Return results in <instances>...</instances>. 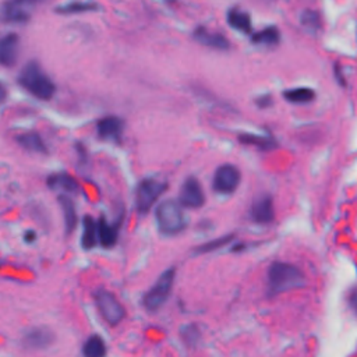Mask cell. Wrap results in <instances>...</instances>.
Instances as JSON below:
<instances>
[{
    "instance_id": "cell-1",
    "label": "cell",
    "mask_w": 357,
    "mask_h": 357,
    "mask_svg": "<svg viewBox=\"0 0 357 357\" xmlns=\"http://www.w3.org/2000/svg\"><path fill=\"white\" fill-rule=\"evenodd\" d=\"M19 84L38 99L49 101L56 92L55 83L37 62L27 63L19 74Z\"/></svg>"
},
{
    "instance_id": "cell-2",
    "label": "cell",
    "mask_w": 357,
    "mask_h": 357,
    "mask_svg": "<svg viewBox=\"0 0 357 357\" xmlns=\"http://www.w3.org/2000/svg\"><path fill=\"white\" fill-rule=\"evenodd\" d=\"M155 219L159 232L166 236L178 235L188 228V218L182 210V204L173 200H165L158 206Z\"/></svg>"
},
{
    "instance_id": "cell-3",
    "label": "cell",
    "mask_w": 357,
    "mask_h": 357,
    "mask_svg": "<svg viewBox=\"0 0 357 357\" xmlns=\"http://www.w3.org/2000/svg\"><path fill=\"white\" fill-rule=\"evenodd\" d=\"M269 289L275 293L290 290L303 285L301 271L288 263H275L268 271Z\"/></svg>"
},
{
    "instance_id": "cell-4",
    "label": "cell",
    "mask_w": 357,
    "mask_h": 357,
    "mask_svg": "<svg viewBox=\"0 0 357 357\" xmlns=\"http://www.w3.org/2000/svg\"><path fill=\"white\" fill-rule=\"evenodd\" d=\"M174 278H176V268L170 267L156 279V282L144 294V299H142V306L147 311L155 313L166 303L167 297L170 296L172 288L174 285Z\"/></svg>"
},
{
    "instance_id": "cell-5",
    "label": "cell",
    "mask_w": 357,
    "mask_h": 357,
    "mask_svg": "<svg viewBox=\"0 0 357 357\" xmlns=\"http://www.w3.org/2000/svg\"><path fill=\"white\" fill-rule=\"evenodd\" d=\"M95 304L102 318L110 326L119 325L126 317V310L123 304L112 292L106 289H99L95 292Z\"/></svg>"
},
{
    "instance_id": "cell-6",
    "label": "cell",
    "mask_w": 357,
    "mask_h": 357,
    "mask_svg": "<svg viewBox=\"0 0 357 357\" xmlns=\"http://www.w3.org/2000/svg\"><path fill=\"white\" fill-rule=\"evenodd\" d=\"M167 185L165 182L155 181V178H144L138 185L135 192V207L137 211L145 215L165 193Z\"/></svg>"
},
{
    "instance_id": "cell-7",
    "label": "cell",
    "mask_w": 357,
    "mask_h": 357,
    "mask_svg": "<svg viewBox=\"0 0 357 357\" xmlns=\"http://www.w3.org/2000/svg\"><path fill=\"white\" fill-rule=\"evenodd\" d=\"M242 181L240 170L231 163L222 165L215 170L213 178V188L218 194L229 196L236 192Z\"/></svg>"
},
{
    "instance_id": "cell-8",
    "label": "cell",
    "mask_w": 357,
    "mask_h": 357,
    "mask_svg": "<svg viewBox=\"0 0 357 357\" xmlns=\"http://www.w3.org/2000/svg\"><path fill=\"white\" fill-rule=\"evenodd\" d=\"M178 203L186 208H201L206 204V194L201 183L197 177H189L182 186L181 194H178Z\"/></svg>"
},
{
    "instance_id": "cell-9",
    "label": "cell",
    "mask_w": 357,
    "mask_h": 357,
    "mask_svg": "<svg viewBox=\"0 0 357 357\" xmlns=\"http://www.w3.org/2000/svg\"><path fill=\"white\" fill-rule=\"evenodd\" d=\"M20 37L15 33H9L0 37V65L5 67H13L19 58Z\"/></svg>"
},
{
    "instance_id": "cell-10",
    "label": "cell",
    "mask_w": 357,
    "mask_h": 357,
    "mask_svg": "<svg viewBox=\"0 0 357 357\" xmlns=\"http://www.w3.org/2000/svg\"><path fill=\"white\" fill-rule=\"evenodd\" d=\"M124 122L117 116H106L97 123V133L99 138L117 142L122 140Z\"/></svg>"
},
{
    "instance_id": "cell-11",
    "label": "cell",
    "mask_w": 357,
    "mask_h": 357,
    "mask_svg": "<svg viewBox=\"0 0 357 357\" xmlns=\"http://www.w3.org/2000/svg\"><path fill=\"white\" fill-rule=\"evenodd\" d=\"M55 340V335L47 328H31L23 336V344L30 350L48 349Z\"/></svg>"
},
{
    "instance_id": "cell-12",
    "label": "cell",
    "mask_w": 357,
    "mask_h": 357,
    "mask_svg": "<svg viewBox=\"0 0 357 357\" xmlns=\"http://www.w3.org/2000/svg\"><path fill=\"white\" fill-rule=\"evenodd\" d=\"M250 217L256 224H269L274 219V203L269 194L258 196L250 210Z\"/></svg>"
},
{
    "instance_id": "cell-13",
    "label": "cell",
    "mask_w": 357,
    "mask_h": 357,
    "mask_svg": "<svg viewBox=\"0 0 357 357\" xmlns=\"http://www.w3.org/2000/svg\"><path fill=\"white\" fill-rule=\"evenodd\" d=\"M194 40L204 47L218 49V51H228L231 48V44L225 35L210 31L206 27H199L194 31Z\"/></svg>"
},
{
    "instance_id": "cell-14",
    "label": "cell",
    "mask_w": 357,
    "mask_h": 357,
    "mask_svg": "<svg viewBox=\"0 0 357 357\" xmlns=\"http://www.w3.org/2000/svg\"><path fill=\"white\" fill-rule=\"evenodd\" d=\"M48 186L52 190H63L66 193L74 194L78 193L80 185L73 176L69 173H55L48 177Z\"/></svg>"
},
{
    "instance_id": "cell-15",
    "label": "cell",
    "mask_w": 357,
    "mask_h": 357,
    "mask_svg": "<svg viewBox=\"0 0 357 357\" xmlns=\"http://www.w3.org/2000/svg\"><path fill=\"white\" fill-rule=\"evenodd\" d=\"M228 24L239 31V33H243V34H250L251 30H253V23H251V17L247 12L239 9V8H232L229 12H228Z\"/></svg>"
},
{
    "instance_id": "cell-16",
    "label": "cell",
    "mask_w": 357,
    "mask_h": 357,
    "mask_svg": "<svg viewBox=\"0 0 357 357\" xmlns=\"http://www.w3.org/2000/svg\"><path fill=\"white\" fill-rule=\"evenodd\" d=\"M59 204L62 207L63 217H65V233H66V236H70L76 231L77 222H78L76 206H74L73 200L65 194L59 197Z\"/></svg>"
},
{
    "instance_id": "cell-17",
    "label": "cell",
    "mask_w": 357,
    "mask_h": 357,
    "mask_svg": "<svg viewBox=\"0 0 357 357\" xmlns=\"http://www.w3.org/2000/svg\"><path fill=\"white\" fill-rule=\"evenodd\" d=\"M2 19L6 23L24 24L30 20V15H28V12H26L23 9V5L15 2V0H9V2H6L2 9Z\"/></svg>"
},
{
    "instance_id": "cell-18",
    "label": "cell",
    "mask_w": 357,
    "mask_h": 357,
    "mask_svg": "<svg viewBox=\"0 0 357 357\" xmlns=\"http://www.w3.org/2000/svg\"><path fill=\"white\" fill-rule=\"evenodd\" d=\"M98 9H99V5L95 2H91V0H73V2L59 5L56 12L63 16H72V15L97 12Z\"/></svg>"
},
{
    "instance_id": "cell-19",
    "label": "cell",
    "mask_w": 357,
    "mask_h": 357,
    "mask_svg": "<svg viewBox=\"0 0 357 357\" xmlns=\"http://www.w3.org/2000/svg\"><path fill=\"white\" fill-rule=\"evenodd\" d=\"M119 239V228L117 225L113 226L108 224V221L101 217L98 219V240L102 247L105 249H112Z\"/></svg>"
},
{
    "instance_id": "cell-20",
    "label": "cell",
    "mask_w": 357,
    "mask_h": 357,
    "mask_svg": "<svg viewBox=\"0 0 357 357\" xmlns=\"http://www.w3.org/2000/svg\"><path fill=\"white\" fill-rule=\"evenodd\" d=\"M17 142L27 151L37 153H48V145L38 133H24L17 135Z\"/></svg>"
},
{
    "instance_id": "cell-21",
    "label": "cell",
    "mask_w": 357,
    "mask_h": 357,
    "mask_svg": "<svg viewBox=\"0 0 357 357\" xmlns=\"http://www.w3.org/2000/svg\"><path fill=\"white\" fill-rule=\"evenodd\" d=\"M98 243V221L92 217H84V228L81 236V247L84 250H92Z\"/></svg>"
},
{
    "instance_id": "cell-22",
    "label": "cell",
    "mask_w": 357,
    "mask_h": 357,
    "mask_svg": "<svg viewBox=\"0 0 357 357\" xmlns=\"http://www.w3.org/2000/svg\"><path fill=\"white\" fill-rule=\"evenodd\" d=\"M253 44L256 45H263V47H275L281 41V33L276 27H265L261 31L256 33L251 38Z\"/></svg>"
},
{
    "instance_id": "cell-23",
    "label": "cell",
    "mask_w": 357,
    "mask_h": 357,
    "mask_svg": "<svg viewBox=\"0 0 357 357\" xmlns=\"http://www.w3.org/2000/svg\"><path fill=\"white\" fill-rule=\"evenodd\" d=\"M83 354L87 357H102L106 354V344L98 335L90 336L83 344Z\"/></svg>"
},
{
    "instance_id": "cell-24",
    "label": "cell",
    "mask_w": 357,
    "mask_h": 357,
    "mask_svg": "<svg viewBox=\"0 0 357 357\" xmlns=\"http://www.w3.org/2000/svg\"><path fill=\"white\" fill-rule=\"evenodd\" d=\"M300 24L310 33H317L322 28V20L315 10H304L300 15Z\"/></svg>"
},
{
    "instance_id": "cell-25",
    "label": "cell",
    "mask_w": 357,
    "mask_h": 357,
    "mask_svg": "<svg viewBox=\"0 0 357 357\" xmlns=\"http://www.w3.org/2000/svg\"><path fill=\"white\" fill-rule=\"evenodd\" d=\"M285 98L292 103H308L315 98V94L310 88H294L286 91Z\"/></svg>"
},
{
    "instance_id": "cell-26",
    "label": "cell",
    "mask_w": 357,
    "mask_h": 357,
    "mask_svg": "<svg viewBox=\"0 0 357 357\" xmlns=\"http://www.w3.org/2000/svg\"><path fill=\"white\" fill-rule=\"evenodd\" d=\"M240 141L246 145H254L261 149H269L275 147V141L271 137H263L256 134H243L240 135Z\"/></svg>"
},
{
    "instance_id": "cell-27",
    "label": "cell",
    "mask_w": 357,
    "mask_h": 357,
    "mask_svg": "<svg viewBox=\"0 0 357 357\" xmlns=\"http://www.w3.org/2000/svg\"><path fill=\"white\" fill-rule=\"evenodd\" d=\"M232 240H233V236H232V235L225 236V238H219V239H215V240H211V242L204 243V244H201L200 247H197L196 254H207V253L215 251V250H218V249L225 247V246L229 244Z\"/></svg>"
},
{
    "instance_id": "cell-28",
    "label": "cell",
    "mask_w": 357,
    "mask_h": 357,
    "mask_svg": "<svg viewBox=\"0 0 357 357\" xmlns=\"http://www.w3.org/2000/svg\"><path fill=\"white\" fill-rule=\"evenodd\" d=\"M181 335H182L185 343L189 344V346H194L197 343V340L200 339V331L193 324L183 326L182 331H181Z\"/></svg>"
},
{
    "instance_id": "cell-29",
    "label": "cell",
    "mask_w": 357,
    "mask_h": 357,
    "mask_svg": "<svg viewBox=\"0 0 357 357\" xmlns=\"http://www.w3.org/2000/svg\"><path fill=\"white\" fill-rule=\"evenodd\" d=\"M349 304L353 308V311L357 314V288H354L349 294Z\"/></svg>"
},
{
    "instance_id": "cell-30",
    "label": "cell",
    "mask_w": 357,
    "mask_h": 357,
    "mask_svg": "<svg viewBox=\"0 0 357 357\" xmlns=\"http://www.w3.org/2000/svg\"><path fill=\"white\" fill-rule=\"evenodd\" d=\"M257 105H258L260 108H267L268 105H271V98H269V97L258 98V99H257Z\"/></svg>"
},
{
    "instance_id": "cell-31",
    "label": "cell",
    "mask_w": 357,
    "mask_h": 357,
    "mask_svg": "<svg viewBox=\"0 0 357 357\" xmlns=\"http://www.w3.org/2000/svg\"><path fill=\"white\" fill-rule=\"evenodd\" d=\"M6 97H8V90H6V87L2 83H0V103L5 102Z\"/></svg>"
},
{
    "instance_id": "cell-32",
    "label": "cell",
    "mask_w": 357,
    "mask_h": 357,
    "mask_svg": "<svg viewBox=\"0 0 357 357\" xmlns=\"http://www.w3.org/2000/svg\"><path fill=\"white\" fill-rule=\"evenodd\" d=\"M15 2H17V3L24 6V5H33V3L38 2V0H15Z\"/></svg>"
},
{
    "instance_id": "cell-33",
    "label": "cell",
    "mask_w": 357,
    "mask_h": 357,
    "mask_svg": "<svg viewBox=\"0 0 357 357\" xmlns=\"http://www.w3.org/2000/svg\"><path fill=\"white\" fill-rule=\"evenodd\" d=\"M335 72H336V77H338V80H339L342 84H344V81H343V76L340 74V67H339V66H336V67H335Z\"/></svg>"
}]
</instances>
